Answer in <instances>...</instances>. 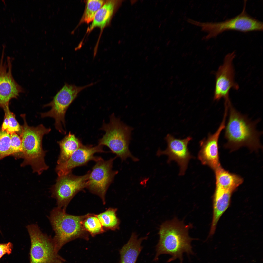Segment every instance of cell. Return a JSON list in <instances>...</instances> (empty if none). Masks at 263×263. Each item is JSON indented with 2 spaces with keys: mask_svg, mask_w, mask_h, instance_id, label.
<instances>
[{
  "mask_svg": "<svg viewBox=\"0 0 263 263\" xmlns=\"http://www.w3.org/2000/svg\"><path fill=\"white\" fill-rule=\"evenodd\" d=\"M228 119L224 129L226 141L224 147L231 151L243 146L253 150L262 148L260 138L263 133L256 129L259 119L252 121L238 111L231 103L228 104Z\"/></svg>",
  "mask_w": 263,
  "mask_h": 263,
  "instance_id": "1",
  "label": "cell"
},
{
  "mask_svg": "<svg viewBox=\"0 0 263 263\" xmlns=\"http://www.w3.org/2000/svg\"><path fill=\"white\" fill-rule=\"evenodd\" d=\"M189 226L176 218L163 223L159 230L154 260H157L161 255L166 254L171 256L168 262L178 259L180 263H182L184 253L193 254L191 242L194 239L189 235Z\"/></svg>",
  "mask_w": 263,
  "mask_h": 263,
  "instance_id": "2",
  "label": "cell"
},
{
  "mask_svg": "<svg viewBox=\"0 0 263 263\" xmlns=\"http://www.w3.org/2000/svg\"><path fill=\"white\" fill-rule=\"evenodd\" d=\"M21 116L24 121L20 136L24 159L21 166L30 165L33 172L41 174L49 168L45 161L46 152L42 147V139L44 135L48 133L51 129L46 128L42 124L36 127L29 126L26 122L25 115L22 114Z\"/></svg>",
  "mask_w": 263,
  "mask_h": 263,
  "instance_id": "3",
  "label": "cell"
},
{
  "mask_svg": "<svg viewBox=\"0 0 263 263\" xmlns=\"http://www.w3.org/2000/svg\"><path fill=\"white\" fill-rule=\"evenodd\" d=\"M86 215H70L57 207L51 211L48 218L55 232L53 239L58 252L64 245L73 240L79 238L88 239L83 224Z\"/></svg>",
  "mask_w": 263,
  "mask_h": 263,
  "instance_id": "4",
  "label": "cell"
},
{
  "mask_svg": "<svg viewBox=\"0 0 263 263\" xmlns=\"http://www.w3.org/2000/svg\"><path fill=\"white\" fill-rule=\"evenodd\" d=\"M102 129L105 133L99 140V145L108 147L116 157L120 158L122 162L129 158L134 162L139 161L129 149L133 128L123 123L113 114L110 117L109 123L104 124Z\"/></svg>",
  "mask_w": 263,
  "mask_h": 263,
  "instance_id": "5",
  "label": "cell"
},
{
  "mask_svg": "<svg viewBox=\"0 0 263 263\" xmlns=\"http://www.w3.org/2000/svg\"><path fill=\"white\" fill-rule=\"evenodd\" d=\"M245 1L241 12L231 19L220 22L204 23L190 19L189 22L201 27L203 31L207 33V34L203 38L206 40L216 37L222 32L228 30L243 32L262 30L263 22L247 13L246 10V0Z\"/></svg>",
  "mask_w": 263,
  "mask_h": 263,
  "instance_id": "6",
  "label": "cell"
},
{
  "mask_svg": "<svg viewBox=\"0 0 263 263\" xmlns=\"http://www.w3.org/2000/svg\"><path fill=\"white\" fill-rule=\"evenodd\" d=\"M31 240L30 263H64L58 254L53 239L43 233L36 224L27 226Z\"/></svg>",
  "mask_w": 263,
  "mask_h": 263,
  "instance_id": "7",
  "label": "cell"
},
{
  "mask_svg": "<svg viewBox=\"0 0 263 263\" xmlns=\"http://www.w3.org/2000/svg\"><path fill=\"white\" fill-rule=\"evenodd\" d=\"M92 83L83 86H77L74 84L65 83L62 88L49 103L43 107H50L49 111L41 113L42 118L50 117L55 120L56 129L62 134L66 133L63 127H65V115L66 112L71 103L83 89L92 85Z\"/></svg>",
  "mask_w": 263,
  "mask_h": 263,
  "instance_id": "8",
  "label": "cell"
},
{
  "mask_svg": "<svg viewBox=\"0 0 263 263\" xmlns=\"http://www.w3.org/2000/svg\"><path fill=\"white\" fill-rule=\"evenodd\" d=\"M89 173L88 171L85 175L78 176L71 172L58 177L51 188L52 197L56 200L58 207L66 210L75 195L86 187Z\"/></svg>",
  "mask_w": 263,
  "mask_h": 263,
  "instance_id": "9",
  "label": "cell"
},
{
  "mask_svg": "<svg viewBox=\"0 0 263 263\" xmlns=\"http://www.w3.org/2000/svg\"><path fill=\"white\" fill-rule=\"evenodd\" d=\"M116 157L105 160L100 157L91 171H89L86 188L98 195L103 202L107 191L118 173L117 171L112 170L113 161Z\"/></svg>",
  "mask_w": 263,
  "mask_h": 263,
  "instance_id": "10",
  "label": "cell"
},
{
  "mask_svg": "<svg viewBox=\"0 0 263 263\" xmlns=\"http://www.w3.org/2000/svg\"><path fill=\"white\" fill-rule=\"evenodd\" d=\"M235 56L234 51L226 55L223 63L216 73L214 100L218 101L223 98L225 102H230L229 97L230 90L232 89L238 90L239 88L234 80L235 72L233 61Z\"/></svg>",
  "mask_w": 263,
  "mask_h": 263,
  "instance_id": "11",
  "label": "cell"
},
{
  "mask_svg": "<svg viewBox=\"0 0 263 263\" xmlns=\"http://www.w3.org/2000/svg\"><path fill=\"white\" fill-rule=\"evenodd\" d=\"M192 139L190 137L183 139H178L168 134L165 138L167 145L166 149L163 151L159 149L156 155L158 156L163 155L167 156L168 163L172 161L176 162L180 168L179 175H183L187 169L189 161L194 158L188 147Z\"/></svg>",
  "mask_w": 263,
  "mask_h": 263,
  "instance_id": "12",
  "label": "cell"
},
{
  "mask_svg": "<svg viewBox=\"0 0 263 263\" xmlns=\"http://www.w3.org/2000/svg\"><path fill=\"white\" fill-rule=\"evenodd\" d=\"M3 47L0 61V107L3 108L9 105L11 99L17 98L24 92L12 75L11 59L8 57L4 60L5 47Z\"/></svg>",
  "mask_w": 263,
  "mask_h": 263,
  "instance_id": "13",
  "label": "cell"
},
{
  "mask_svg": "<svg viewBox=\"0 0 263 263\" xmlns=\"http://www.w3.org/2000/svg\"><path fill=\"white\" fill-rule=\"evenodd\" d=\"M227 114L224 113L222 120L215 133L210 134L207 138L200 142V150L198 158L202 164L209 166L214 171L221 167L219 160L218 141L220 134L225 128Z\"/></svg>",
  "mask_w": 263,
  "mask_h": 263,
  "instance_id": "14",
  "label": "cell"
},
{
  "mask_svg": "<svg viewBox=\"0 0 263 263\" xmlns=\"http://www.w3.org/2000/svg\"><path fill=\"white\" fill-rule=\"evenodd\" d=\"M103 146L99 145L93 146L82 145L64 162L57 164L55 171L58 176L72 172V169L76 167L86 165L89 161H96L100 157L94 156L96 153L104 152Z\"/></svg>",
  "mask_w": 263,
  "mask_h": 263,
  "instance_id": "15",
  "label": "cell"
},
{
  "mask_svg": "<svg viewBox=\"0 0 263 263\" xmlns=\"http://www.w3.org/2000/svg\"><path fill=\"white\" fill-rule=\"evenodd\" d=\"M233 191L216 188L213 198V216L210 232L212 235L220 218L229 205Z\"/></svg>",
  "mask_w": 263,
  "mask_h": 263,
  "instance_id": "16",
  "label": "cell"
},
{
  "mask_svg": "<svg viewBox=\"0 0 263 263\" xmlns=\"http://www.w3.org/2000/svg\"><path fill=\"white\" fill-rule=\"evenodd\" d=\"M146 237L138 239L135 233L132 235L129 240L119 251L120 256L119 263H136L143 247L141 243Z\"/></svg>",
  "mask_w": 263,
  "mask_h": 263,
  "instance_id": "17",
  "label": "cell"
},
{
  "mask_svg": "<svg viewBox=\"0 0 263 263\" xmlns=\"http://www.w3.org/2000/svg\"><path fill=\"white\" fill-rule=\"evenodd\" d=\"M123 1L110 0L106 2L97 12L87 31L89 32L96 27L101 30L103 28L109 23L115 11Z\"/></svg>",
  "mask_w": 263,
  "mask_h": 263,
  "instance_id": "18",
  "label": "cell"
},
{
  "mask_svg": "<svg viewBox=\"0 0 263 263\" xmlns=\"http://www.w3.org/2000/svg\"><path fill=\"white\" fill-rule=\"evenodd\" d=\"M214 171L216 188L234 191L243 181L240 176L229 172L221 166Z\"/></svg>",
  "mask_w": 263,
  "mask_h": 263,
  "instance_id": "19",
  "label": "cell"
},
{
  "mask_svg": "<svg viewBox=\"0 0 263 263\" xmlns=\"http://www.w3.org/2000/svg\"><path fill=\"white\" fill-rule=\"evenodd\" d=\"M58 143L60 147V152L57 162V164L67 161L72 154L83 145L79 139L70 132Z\"/></svg>",
  "mask_w": 263,
  "mask_h": 263,
  "instance_id": "20",
  "label": "cell"
},
{
  "mask_svg": "<svg viewBox=\"0 0 263 263\" xmlns=\"http://www.w3.org/2000/svg\"><path fill=\"white\" fill-rule=\"evenodd\" d=\"M117 209L110 208L105 211L96 215L102 226L108 229L115 230L119 227V221L117 218Z\"/></svg>",
  "mask_w": 263,
  "mask_h": 263,
  "instance_id": "21",
  "label": "cell"
},
{
  "mask_svg": "<svg viewBox=\"0 0 263 263\" xmlns=\"http://www.w3.org/2000/svg\"><path fill=\"white\" fill-rule=\"evenodd\" d=\"M83 226L86 231L94 236L103 232V226L96 215L87 214L83 222Z\"/></svg>",
  "mask_w": 263,
  "mask_h": 263,
  "instance_id": "22",
  "label": "cell"
},
{
  "mask_svg": "<svg viewBox=\"0 0 263 263\" xmlns=\"http://www.w3.org/2000/svg\"><path fill=\"white\" fill-rule=\"evenodd\" d=\"M105 2L102 0H87L82 21L89 23L93 21L97 12Z\"/></svg>",
  "mask_w": 263,
  "mask_h": 263,
  "instance_id": "23",
  "label": "cell"
},
{
  "mask_svg": "<svg viewBox=\"0 0 263 263\" xmlns=\"http://www.w3.org/2000/svg\"><path fill=\"white\" fill-rule=\"evenodd\" d=\"M11 155L10 135L0 129V160Z\"/></svg>",
  "mask_w": 263,
  "mask_h": 263,
  "instance_id": "24",
  "label": "cell"
},
{
  "mask_svg": "<svg viewBox=\"0 0 263 263\" xmlns=\"http://www.w3.org/2000/svg\"><path fill=\"white\" fill-rule=\"evenodd\" d=\"M11 155L16 158H23V155L21 137L16 133L10 134Z\"/></svg>",
  "mask_w": 263,
  "mask_h": 263,
  "instance_id": "25",
  "label": "cell"
},
{
  "mask_svg": "<svg viewBox=\"0 0 263 263\" xmlns=\"http://www.w3.org/2000/svg\"><path fill=\"white\" fill-rule=\"evenodd\" d=\"M8 128L6 131L10 134L18 132L20 136L22 132V126H20L17 121L15 115L10 111L9 108L8 110Z\"/></svg>",
  "mask_w": 263,
  "mask_h": 263,
  "instance_id": "26",
  "label": "cell"
},
{
  "mask_svg": "<svg viewBox=\"0 0 263 263\" xmlns=\"http://www.w3.org/2000/svg\"><path fill=\"white\" fill-rule=\"evenodd\" d=\"M13 248V244L11 242L0 243V260L5 255H9L12 253Z\"/></svg>",
  "mask_w": 263,
  "mask_h": 263,
  "instance_id": "27",
  "label": "cell"
},
{
  "mask_svg": "<svg viewBox=\"0 0 263 263\" xmlns=\"http://www.w3.org/2000/svg\"><path fill=\"white\" fill-rule=\"evenodd\" d=\"M3 108L5 112V116L1 129L3 131H6L8 128V125L9 116L8 110L9 108V105H6Z\"/></svg>",
  "mask_w": 263,
  "mask_h": 263,
  "instance_id": "28",
  "label": "cell"
}]
</instances>
